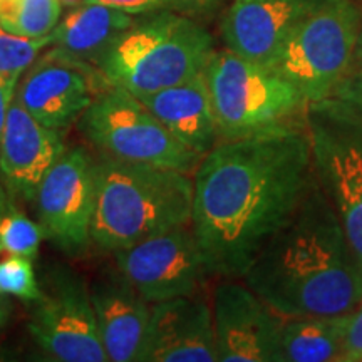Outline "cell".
<instances>
[{
	"mask_svg": "<svg viewBox=\"0 0 362 362\" xmlns=\"http://www.w3.org/2000/svg\"><path fill=\"white\" fill-rule=\"evenodd\" d=\"M315 183L305 128L220 141L193 173L192 230L211 277L242 279Z\"/></svg>",
	"mask_w": 362,
	"mask_h": 362,
	"instance_id": "obj_1",
	"label": "cell"
},
{
	"mask_svg": "<svg viewBox=\"0 0 362 362\" xmlns=\"http://www.w3.org/2000/svg\"><path fill=\"white\" fill-rule=\"evenodd\" d=\"M282 317L346 315L362 277L336 211L317 181L242 277Z\"/></svg>",
	"mask_w": 362,
	"mask_h": 362,
	"instance_id": "obj_2",
	"label": "cell"
},
{
	"mask_svg": "<svg viewBox=\"0 0 362 362\" xmlns=\"http://www.w3.org/2000/svg\"><path fill=\"white\" fill-rule=\"evenodd\" d=\"M90 240L106 252L126 248L192 220L193 175L101 155L94 160Z\"/></svg>",
	"mask_w": 362,
	"mask_h": 362,
	"instance_id": "obj_3",
	"label": "cell"
},
{
	"mask_svg": "<svg viewBox=\"0 0 362 362\" xmlns=\"http://www.w3.org/2000/svg\"><path fill=\"white\" fill-rule=\"evenodd\" d=\"M215 52L214 37L178 12L134 21L96 61L104 79L134 96L171 88L202 74Z\"/></svg>",
	"mask_w": 362,
	"mask_h": 362,
	"instance_id": "obj_4",
	"label": "cell"
},
{
	"mask_svg": "<svg viewBox=\"0 0 362 362\" xmlns=\"http://www.w3.org/2000/svg\"><path fill=\"white\" fill-rule=\"evenodd\" d=\"M220 141L305 128L309 103L267 66L223 49L203 69Z\"/></svg>",
	"mask_w": 362,
	"mask_h": 362,
	"instance_id": "obj_5",
	"label": "cell"
},
{
	"mask_svg": "<svg viewBox=\"0 0 362 362\" xmlns=\"http://www.w3.org/2000/svg\"><path fill=\"white\" fill-rule=\"evenodd\" d=\"M361 7L324 0L285 39L269 69L291 83L307 103L334 96L354 59Z\"/></svg>",
	"mask_w": 362,
	"mask_h": 362,
	"instance_id": "obj_6",
	"label": "cell"
},
{
	"mask_svg": "<svg viewBox=\"0 0 362 362\" xmlns=\"http://www.w3.org/2000/svg\"><path fill=\"white\" fill-rule=\"evenodd\" d=\"M312 166L346 235L362 277V119L336 98L305 111Z\"/></svg>",
	"mask_w": 362,
	"mask_h": 362,
	"instance_id": "obj_7",
	"label": "cell"
},
{
	"mask_svg": "<svg viewBox=\"0 0 362 362\" xmlns=\"http://www.w3.org/2000/svg\"><path fill=\"white\" fill-rule=\"evenodd\" d=\"M79 129L104 156L193 175L202 156L188 149L129 90L107 84L79 117Z\"/></svg>",
	"mask_w": 362,
	"mask_h": 362,
	"instance_id": "obj_8",
	"label": "cell"
},
{
	"mask_svg": "<svg viewBox=\"0 0 362 362\" xmlns=\"http://www.w3.org/2000/svg\"><path fill=\"white\" fill-rule=\"evenodd\" d=\"M116 269L149 304L200 293L211 277L192 225H180L112 252Z\"/></svg>",
	"mask_w": 362,
	"mask_h": 362,
	"instance_id": "obj_9",
	"label": "cell"
},
{
	"mask_svg": "<svg viewBox=\"0 0 362 362\" xmlns=\"http://www.w3.org/2000/svg\"><path fill=\"white\" fill-rule=\"evenodd\" d=\"M29 332L40 349L54 361H107L89 287L78 274L67 269L49 274L47 287L35 302Z\"/></svg>",
	"mask_w": 362,
	"mask_h": 362,
	"instance_id": "obj_10",
	"label": "cell"
},
{
	"mask_svg": "<svg viewBox=\"0 0 362 362\" xmlns=\"http://www.w3.org/2000/svg\"><path fill=\"white\" fill-rule=\"evenodd\" d=\"M94 198V158L83 146L66 149L35 193L44 237L66 253L84 252L93 242Z\"/></svg>",
	"mask_w": 362,
	"mask_h": 362,
	"instance_id": "obj_11",
	"label": "cell"
},
{
	"mask_svg": "<svg viewBox=\"0 0 362 362\" xmlns=\"http://www.w3.org/2000/svg\"><path fill=\"white\" fill-rule=\"evenodd\" d=\"M107 84L89 62L56 47L27 69L24 81L17 84L16 99L39 123L62 131L79 121Z\"/></svg>",
	"mask_w": 362,
	"mask_h": 362,
	"instance_id": "obj_12",
	"label": "cell"
},
{
	"mask_svg": "<svg viewBox=\"0 0 362 362\" xmlns=\"http://www.w3.org/2000/svg\"><path fill=\"white\" fill-rule=\"evenodd\" d=\"M211 310L218 361L282 362V315L272 310L242 279L220 280Z\"/></svg>",
	"mask_w": 362,
	"mask_h": 362,
	"instance_id": "obj_13",
	"label": "cell"
},
{
	"mask_svg": "<svg viewBox=\"0 0 362 362\" xmlns=\"http://www.w3.org/2000/svg\"><path fill=\"white\" fill-rule=\"evenodd\" d=\"M141 362H216L214 310L202 293L151 304Z\"/></svg>",
	"mask_w": 362,
	"mask_h": 362,
	"instance_id": "obj_14",
	"label": "cell"
},
{
	"mask_svg": "<svg viewBox=\"0 0 362 362\" xmlns=\"http://www.w3.org/2000/svg\"><path fill=\"white\" fill-rule=\"evenodd\" d=\"M64 151L61 131L39 123L13 98L0 136V175L8 194L35 200L44 176Z\"/></svg>",
	"mask_w": 362,
	"mask_h": 362,
	"instance_id": "obj_15",
	"label": "cell"
},
{
	"mask_svg": "<svg viewBox=\"0 0 362 362\" xmlns=\"http://www.w3.org/2000/svg\"><path fill=\"white\" fill-rule=\"evenodd\" d=\"M324 0H235L221 21L226 49L269 66L285 39Z\"/></svg>",
	"mask_w": 362,
	"mask_h": 362,
	"instance_id": "obj_16",
	"label": "cell"
},
{
	"mask_svg": "<svg viewBox=\"0 0 362 362\" xmlns=\"http://www.w3.org/2000/svg\"><path fill=\"white\" fill-rule=\"evenodd\" d=\"M89 296L107 361H139L151 304L139 296L116 267L98 275L89 287Z\"/></svg>",
	"mask_w": 362,
	"mask_h": 362,
	"instance_id": "obj_17",
	"label": "cell"
},
{
	"mask_svg": "<svg viewBox=\"0 0 362 362\" xmlns=\"http://www.w3.org/2000/svg\"><path fill=\"white\" fill-rule=\"evenodd\" d=\"M136 98L198 156L203 158L220 143L203 72L181 84Z\"/></svg>",
	"mask_w": 362,
	"mask_h": 362,
	"instance_id": "obj_18",
	"label": "cell"
},
{
	"mask_svg": "<svg viewBox=\"0 0 362 362\" xmlns=\"http://www.w3.org/2000/svg\"><path fill=\"white\" fill-rule=\"evenodd\" d=\"M131 13L103 4L74 7L52 30V44L69 56L94 62L115 40L133 25Z\"/></svg>",
	"mask_w": 362,
	"mask_h": 362,
	"instance_id": "obj_19",
	"label": "cell"
},
{
	"mask_svg": "<svg viewBox=\"0 0 362 362\" xmlns=\"http://www.w3.org/2000/svg\"><path fill=\"white\" fill-rule=\"evenodd\" d=\"M347 315L282 317V362H341Z\"/></svg>",
	"mask_w": 362,
	"mask_h": 362,
	"instance_id": "obj_20",
	"label": "cell"
},
{
	"mask_svg": "<svg viewBox=\"0 0 362 362\" xmlns=\"http://www.w3.org/2000/svg\"><path fill=\"white\" fill-rule=\"evenodd\" d=\"M61 0H0V27L24 37H42L61 19Z\"/></svg>",
	"mask_w": 362,
	"mask_h": 362,
	"instance_id": "obj_21",
	"label": "cell"
},
{
	"mask_svg": "<svg viewBox=\"0 0 362 362\" xmlns=\"http://www.w3.org/2000/svg\"><path fill=\"white\" fill-rule=\"evenodd\" d=\"M44 230L8 200L0 215V255H21L34 260L44 240Z\"/></svg>",
	"mask_w": 362,
	"mask_h": 362,
	"instance_id": "obj_22",
	"label": "cell"
},
{
	"mask_svg": "<svg viewBox=\"0 0 362 362\" xmlns=\"http://www.w3.org/2000/svg\"><path fill=\"white\" fill-rule=\"evenodd\" d=\"M52 44V33L42 37H24L0 27V74L21 76L37 59L39 52Z\"/></svg>",
	"mask_w": 362,
	"mask_h": 362,
	"instance_id": "obj_23",
	"label": "cell"
},
{
	"mask_svg": "<svg viewBox=\"0 0 362 362\" xmlns=\"http://www.w3.org/2000/svg\"><path fill=\"white\" fill-rule=\"evenodd\" d=\"M0 293L27 302H37L42 297L33 260L21 255H6L0 259Z\"/></svg>",
	"mask_w": 362,
	"mask_h": 362,
	"instance_id": "obj_24",
	"label": "cell"
},
{
	"mask_svg": "<svg viewBox=\"0 0 362 362\" xmlns=\"http://www.w3.org/2000/svg\"><path fill=\"white\" fill-rule=\"evenodd\" d=\"M84 4H103V6L136 13H155V12H178L188 13L200 12L210 4V0H84Z\"/></svg>",
	"mask_w": 362,
	"mask_h": 362,
	"instance_id": "obj_25",
	"label": "cell"
},
{
	"mask_svg": "<svg viewBox=\"0 0 362 362\" xmlns=\"http://www.w3.org/2000/svg\"><path fill=\"white\" fill-rule=\"evenodd\" d=\"M341 362H362V300L347 315Z\"/></svg>",
	"mask_w": 362,
	"mask_h": 362,
	"instance_id": "obj_26",
	"label": "cell"
},
{
	"mask_svg": "<svg viewBox=\"0 0 362 362\" xmlns=\"http://www.w3.org/2000/svg\"><path fill=\"white\" fill-rule=\"evenodd\" d=\"M332 98L346 104L357 117L362 119V66L352 67L347 72V76L337 86Z\"/></svg>",
	"mask_w": 362,
	"mask_h": 362,
	"instance_id": "obj_27",
	"label": "cell"
},
{
	"mask_svg": "<svg viewBox=\"0 0 362 362\" xmlns=\"http://www.w3.org/2000/svg\"><path fill=\"white\" fill-rule=\"evenodd\" d=\"M19 78L21 76L0 74V136H2L4 126H6L8 110H11L13 98H16Z\"/></svg>",
	"mask_w": 362,
	"mask_h": 362,
	"instance_id": "obj_28",
	"label": "cell"
},
{
	"mask_svg": "<svg viewBox=\"0 0 362 362\" xmlns=\"http://www.w3.org/2000/svg\"><path fill=\"white\" fill-rule=\"evenodd\" d=\"M362 66V8H361V21H359V33H357V42H356V51H354V59H352V67ZM349 69V71H351Z\"/></svg>",
	"mask_w": 362,
	"mask_h": 362,
	"instance_id": "obj_29",
	"label": "cell"
},
{
	"mask_svg": "<svg viewBox=\"0 0 362 362\" xmlns=\"http://www.w3.org/2000/svg\"><path fill=\"white\" fill-rule=\"evenodd\" d=\"M7 203H8V197H7V192H6V188H4V187H2V185H0V215H2V211H4V210H6Z\"/></svg>",
	"mask_w": 362,
	"mask_h": 362,
	"instance_id": "obj_30",
	"label": "cell"
},
{
	"mask_svg": "<svg viewBox=\"0 0 362 362\" xmlns=\"http://www.w3.org/2000/svg\"><path fill=\"white\" fill-rule=\"evenodd\" d=\"M62 6H69V7H79L81 4H84V0H61Z\"/></svg>",
	"mask_w": 362,
	"mask_h": 362,
	"instance_id": "obj_31",
	"label": "cell"
},
{
	"mask_svg": "<svg viewBox=\"0 0 362 362\" xmlns=\"http://www.w3.org/2000/svg\"><path fill=\"white\" fill-rule=\"evenodd\" d=\"M7 320V305L6 307H0V327L6 324Z\"/></svg>",
	"mask_w": 362,
	"mask_h": 362,
	"instance_id": "obj_32",
	"label": "cell"
}]
</instances>
